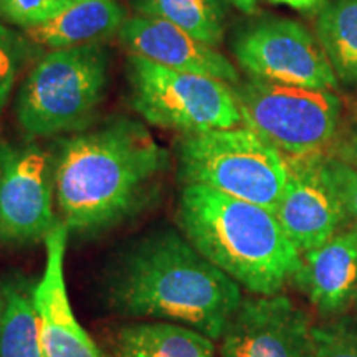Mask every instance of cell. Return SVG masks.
Wrapping results in <instances>:
<instances>
[{"mask_svg": "<svg viewBox=\"0 0 357 357\" xmlns=\"http://www.w3.org/2000/svg\"><path fill=\"white\" fill-rule=\"evenodd\" d=\"M129 102L151 126L181 134L242 124L234 88L222 79L184 73L129 53Z\"/></svg>", "mask_w": 357, "mask_h": 357, "instance_id": "6", "label": "cell"}, {"mask_svg": "<svg viewBox=\"0 0 357 357\" xmlns=\"http://www.w3.org/2000/svg\"><path fill=\"white\" fill-rule=\"evenodd\" d=\"M336 158L357 169V124L347 132L344 139L339 142L336 149Z\"/></svg>", "mask_w": 357, "mask_h": 357, "instance_id": "24", "label": "cell"}, {"mask_svg": "<svg viewBox=\"0 0 357 357\" xmlns=\"http://www.w3.org/2000/svg\"><path fill=\"white\" fill-rule=\"evenodd\" d=\"M230 3H234L236 8H240L242 12L252 13L257 8L258 0H229Z\"/></svg>", "mask_w": 357, "mask_h": 357, "instance_id": "26", "label": "cell"}, {"mask_svg": "<svg viewBox=\"0 0 357 357\" xmlns=\"http://www.w3.org/2000/svg\"><path fill=\"white\" fill-rule=\"evenodd\" d=\"M124 19L116 0H71L52 19L25 30V35L29 42L50 50L101 43V40L118 35Z\"/></svg>", "mask_w": 357, "mask_h": 357, "instance_id": "15", "label": "cell"}, {"mask_svg": "<svg viewBox=\"0 0 357 357\" xmlns=\"http://www.w3.org/2000/svg\"><path fill=\"white\" fill-rule=\"evenodd\" d=\"M55 207V154L0 142V243L45 242L60 222Z\"/></svg>", "mask_w": 357, "mask_h": 357, "instance_id": "8", "label": "cell"}, {"mask_svg": "<svg viewBox=\"0 0 357 357\" xmlns=\"http://www.w3.org/2000/svg\"><path fill=\"white\" fill-rule=\"evenodd\" d=\"M132 6L139 15L166 20L212 47L225 32L223 0H132Z\"/></svg>", "mask_w": 357, "mask_h": 357, "instance_id": "19", "label": "cell"}, {"mask_svg": "<svg viewBox=\"0 0 357 357\" xmlns=\"http://www.w3.org/2000/svg\"><path fill=\"white\" fill-rule=\"evenodd\" d=\"M234 91L242 124L260 134L283 158L329 154L341 118L336 93L253 78L236 84Z\"/></svg>", "mask_w": 357, "mask_h": 357, "instance_id": "7", "label": "cell"}, {"mask_svg": "<svg viewBox=\"0 0 357 357\" xmlns=\"http://www.w3.org/2000/svg\"><path fill=\"white\" fill-rule=\"evenodd\" d=\"M354 306H356V310H357V296H356V301H354Z\"/></svg>", "mask_w": 357, "mask_h": 357, "instance_id": "28", "label": "cell"}, {"mask_svg": "<svg viewBox=\"0 0 357 357\" xmlns=\"http://www.w3.org/2000/svg\"><path fill=\"white\" fill-rule=\"evenodd\" d=\"M177 176L184 185H202L275 212L287 184V160L245 124L181 134Z\"/></svg>", "mask_w": 357, "mask_h": 357, "instance_id": "5", "label": "cell"}, {"mask_svg": "<svg viewBox=\"0 0 357 357\" xmlns=\"http://www.w3.org/2000/svg\"><path fill=\"white\" fill-rule=\"evenodd\" d=\"M118 38L129 53L141 55L167 68L202 75L238 84L240 75L234 63L212 45L192 37L166 20L146 15L124 19Z\"/></svg>", "mask_w": 357, "mask_h": 357, "instance_id": "13", "label": "cell"}, {"mask_svg": "<svg viewBox=\"0 0 357 357\" xmlns=\"http://www.w3.org/2000/svg\"><path fill=\"white\" fill-rule=\"evenodd\" d=\"M108 83L109 55L101 43L50 50L20 86V128L30 137H50L93 126Z\"/></svg>", "mask_w": 357, "mask_h": 357, "instance_id": "4", "label": "cell"}, {"mask_svg": "<svg viewBox=\"0 0 357 357\" xmlns=\"http://www.w3.org/2000/svg\"><path fill=\"white\" fill-rule=\"evenodd\" d=\"M109 296L123 314L187 326L213 341L243 300L242 287L172 229L142 236L123 253Z\"/></svg>", "mask_w": 357, "mask_h": 357, "instance_id": "2", "label": "cell"}, {"mask_svg": "<svg viewBox=\"0 0 357 357\" xmlns=\"http://www.w3.org/2000/svg\"><path fill=\"white\" fill-rule=\"evenodd\" d=\"M316 357H357V314L329 318L312 328Z\"/></svg>", "mask_w": 357, "mask_h": 357, "instance_id": "20", "label": "cell"}, {"mask_svg": "<svg viewBox=\"0 0 357 357\" xmlns=\"http://www.w3.org/2000/svg\"><path fill=\"white\" fill-rule=\"evenodd\" d=\"M275 6H287L300 12H314L324 7L326 0H268Z\"/></svg>", "mask_w": 357, "mask_h": 357, "instance_id": "25", "label": "cell"}, {"mask_svg": "<svg viewBox=\"0 0 357 357\" xmlns=\"http://www.w3.org/2000/svg\"><path fill=\"white\" fill-rule=\"evenodd\" d=\"M293 283L319 314L336 318L357 296V230L344 227L328 242L301 255Z\"/></svg>", "mask_w": 357, "mask_h": 357, "instance_id": "14", "label": "cell"}, {"mask_svg": "<svg viewBox=\"0 0 357 357\" xmlns=\"http://www.w3.org/2000/svg\"><path fill=\"white\" fill-rule=\"evenodd\" d=\"M70 2L71 0H0V19L29 30L52 19Z\"/></svg>", "mask_w": 357, "mask_h": 357, "instance_id": "22", "label": "cell"}, {"mask_svg": "<svg viewBox=\"0 0 357 357\" xmlns=\"http://www.w3.org/2000/svg\"><path fill=\"white\" fill-rule=\"evenodd\" d=\"M29 52V38H22L19 33L0 24V113L10 98Z\"/></svg>", "mask_w": 357, "mask_h": 357, "instance_id": "21", "label": "cell"}, {"mask_svg": "<svg viewBox=\"0 0 357 357\" xmlns=\"http://www.w3.org/2000/svg\"><path fill=\"white\" fill-rule=\"evenodd\" d=\"M3 311H6V291H3V283L0 281V324H2Z\"/></svg>", "mask_w": 357, "mask_h": 357, "instance_id": "27", "label": "cell"}, {"mask_svg": "<svg viewBox=\"0 0 357 357\" xmlns=\"http://www.w3.org/2000/svg\"><path fill=\"white\" fill-rule=\"evenodd\" d=\"M318 42L336 77L357 83V0L324 3L318 19Z\"/></svg>", "mask_w": 357, "mask_h": 357, "instance_id": "18", "label": "cell"}, {"mask_svg": "<svg viewBox=\"0 0 357 357\" xmlns=\"http://www.w3.org/2000/svg\"><path fill=\"white\" fill-rule=\"evenodd\" d=\"M70 230L63 222L45 238L43 273L33 287V306L48 357H108L79 324L70 303L65 280V255Z\"/></svg>", "mask_w": 357, "mask_h": 357, "instance_id": "12", "label": "cell"}, {"mask_svg": "<svg viewBox=\"0 0 357 357\" xmlns=\"http://www.w3.org/2000/svg\"><path fill=\"white\" fill-rule=\"evenodd\" d=\"M118 357H217L213 339L187 326L153 321L124 326L116 337Z\"/></svg>", "mask_w": 357, "mask_h": 357, "instance_id": "16", "label": "cell"}, {"mask_svg": "<svg viewBox=\"0 0 357 357\" xmlns=\"http://www.w3.org/2000/svg\"><path fill=\"white\" fill-rule=\"evenodd\" d=\"M177 220L202 255L240 287L258 296L281 293L301 255L275 212L202 185H184Z\"/></svg>", "mask_w": 357, "mask_h": 357, "instance_id": "3", "label": "cell"}, {"mask_svg": "<svg viewBox=\"0 0 357 357\" xmlns=\"http://www.w3.org/2000/svg\"><path fill=\"white\" fill-rule=\"evenodd\" d=\"M328 155L284 158L287 184L275 215L300 255L328 242L347 225L344 207L326 171Z\"/></svg>", "mask_w": 357, "mask_h": 357, "instance_id": "11", "label": "cell"}, {"mask_svg": "<svg viewBox=\"0 0 357 357\" xmlns=\"http://www.w3.org/2000/svg\"><path fill=\"white\" fill-rule=\"evenodd\" d=\"M6 311L0 324V357H48L33 306V287L24 278L6 281Z\"/></svg>", "mask_w": 357, "mask_h": 357, "instance_id": "17", "label": "cell"}, {"mask_svg": "<svg viewBox=\"0 0 357 357\" xmlns=\"http://www.w3.org/2000/svg\"><path fill=\"white\" fill-rule=\"evenodd\" d=\"M236 61L250 78L311 89H334L337 77L318 40L289 19L250 25L234 45Z\"/></svg>", "mask_w": 357, "mask_h": 357, "instance_id": "9", "label": "cell"}, {"mask_svg": "<svg viewBox=\"0 0 357 357\" xmlns=\"http://www.w3.org/2000/svg\"><path fill=\"white\" fill-rule=\"evenodd\" d=\"M326 171L344 207L347 225L357 230V169L336 155L329 154L326 159Z\"/></svg>", "mask_w": 357, "mask_h": 357, "instance_id": "23", "label": "cell"}, {"mask_svg": "<svg viewBox=\"0 0 357 357\" xmlns=\"http://www.w3.org/2000/svg\"><path fill=\"white\" fill-rule=\"evenodd\" d=\"M55 199L70 234L95 235L139 213L169 169L144 124L111 118L56 142Z\"/></svg>", "mask_w": 357, "mask_h": 357, "instance_id": "1", "label": "cell"}, {"mask_svg": "<svg viewBox=\"0 0 357 357\" xmlns=\"http://www.w3.org/2000/svg\"><path fill=\"white\" fill-rule=\"evenodd\" d=\"M312 328L287 294L243 298L220 337L222 357H316Z\"/></svg>", "mask_w": 357, "mask_h": 357, "instance_id": "10", "label": "cell"}]
</instances>
